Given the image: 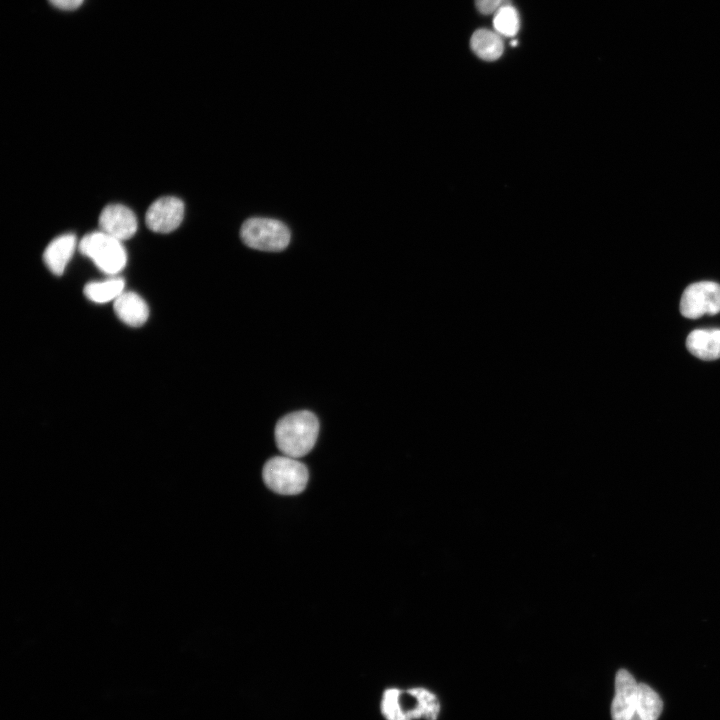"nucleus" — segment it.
I'll list each match as a JSON object with an SVG mask.
<instances>
[{
    "label": "nucleus",
    "mask_w": 720,
    "mask_h": 720,
    "mask_svg": "<svg viewBox=\"0 0 720 720\" xmlns=\"http://www.w3.org/2000/svg\"><path fill=\"white\" fill-rule=\"evenodd\" d=\"M497 33L512 37L519 30L520 21L517 10L510 5H503L497 9L493 19Z\"/></svg>",
    "instance_id": "obj_16"
},
{
    "label": "nucleus",
    "mask_w": 720,
    "mask_h": 720,
    "mask_svg": "<svg viewBox=\"0 0 720 720\" xmlns=\"http://www.w3.org/2000/svg\"><path fill=\"white\" fill-rule=\"evenodd\" d=\"M503 0H475L477 10L484 14H491L496 12L501 6Z\"/></svg>",
    "instance_id": "obj_17"
},
{
    "label": "nucleus",
    "mask_w": 720,
    "mask_h": 720,
    "mask_svg": "<svg viewBox=\"0 0 720 720\" xmlns=\"http://www.w3.org/2000/svg\"><path fill=\"white\" fill-rule=\"evenodd\" d=\"M319 432L316 416L307 410L290 413L281 418L275 427L278 449L286 456L299 458L314 447Z\"/></svg>",
    "instance_id": "obj_2"
},
{
    "label": "nucleus",
    "mask_w": 720,
    "mask_h": 720,
    "mask_svg": "<svg viewBox=\"0 0 720 720\" xmlns=\"http://www.w3.org/2000/svg\"><path fill=\"white\" fill-rule=\"evenodd\" d=\"M691 354L702 360L720 358V329H696L686 339Z\"/></svg>",
    "instance_id": "obj_12"
},
{
    "label": "nucleus",
    "mask_w": 720,
    "mask_h": 720,
    "mask_svg": "<svg viewBox=\"0 0 720 720\" xmlns=\"http://www.w3.org/2000/svg\"><path fill=\"white\" fill-rule=\"evenodd\" d=\"M125 283L121 278L90 282L84 288L85 296L95 303L115 301L124 292Z\"/></svg>",
    "instance_id": "obj_15"
},
{
    "label": "nucleus",
    "mask_w": 720,
    "mask_h": 720,
    "mask_svg": "<svg viewBox=\"0 0 720 720\" xmlns=\"http://www.w3.org/2000/svg\"><path fill=\"white\" fill-rule=\"evenodd\" d=\"M470 45L473 52L486 61L498 59L504 51L503 41L499 33L488 29L476 30L471 37Z\"/></svg>",
    "instance_id": "obj_13"
},
{
    "label": "nucleus",
    "mask_w": 720,
    "mask_h": 720,
    "mask_svg": "<svg viewBox=\"0 0 720 720\" xmlns=\"http://www.w3.org/2000/svg\"><path fill=\"white\" fill-rule=\"evenodd\" d=\"M184 217V204L174 196L155 200L146 212L147 227L157 233H169L179 227Z\"/></svg>",
    "instance_id": "obj_7"
},
{
    "label": "nucleus",
    "mask_w": 720,
    "mask_h": 720,
    "mask_svg": "<svg viewBox=\"0 0 720 720\" xmlns=\"http://www.w3.org/2000/svg\"><path fill=\"white\" fill-rule=\"evenodd\" d=\"M114 310L122 322L132 327L142 326L149 316L146 302L134 292H123L114 301Z\"/></svg>",
    "instance_id": "obj_11"
},
{
    "label": "nucleus",
    "mask_w": 720,
    "mask_h": 720,
    "mask_svg": "<svg viewBox=\"0 0 720 720\" xmlns=\"http://www.w3.org/2000/svg\"><path fill=\"white\" fill-rule=\"evenodd\" d=\"M76 247V237L67 233L53 239L45 248L43 260L55 275H61L69 263Z\"/></svg>",
    "instance_id": "obj_10"
},
{
    "label": "nucleus",
    "mask_w": 720,
    "mask_h": 720,
    "mask_svg": "<svg viewBox=\"0 0 720 720\" xmlns=\"http://www.w3.org/2000/svg\"><path fill=\"white\" fill-rule=\"evenodd\" d=\"M240 237L244 244L252 249L278 252L288 246L291 233L289 228L279 220L252 217L242 224Z\"/></svg>",
    "instance_id": "obj_4"
},
{
    "label": "nucleus",
    "mask_w": 720,
    "mask_h": 720,
    "mask_svg": "<svg viewBox=\"0 0 720 720\" xmlns=\"http://www.w3.org/2000/svg\"><path fill=\"white\" fill-rule=\"evenodd\" d=\"M121 242L103 231H96L81 239L79 249L102 272L116 274L127 262V254Z\"/></svg>",
    "instance_id": "obj_5"
},
{
    "label": "nucleus",
    "mask_w": 720,
    "mask_h": 720,
    "mask_svg": "<svg viewBox=\"0 0 720 720\" xmlns=\"http://www.w3.org/2000/svg\"><path fill=\"white\" fill-rule=\"evenodd\" d=\"M680 312L689 319L720 312V285L712 281H700L689 285L680 300Z\"/></svg>",
    "instance_id": "obj_6"
},
{
    "label": "nucleus",
    "mask_w": 720,
    "mask_h": 720,
    "mask_svg": "<svg viewBox=\"0 0 720 720\" xmlns=\"http://www.w3.org/2000/svg\"><path fill=\"white\" fill-rule=\"evenodd\" d=\"M663 708L659 695L647 684L638 683L635 714L632 720H658Z\"/></svg>",
    "instance_id": "obj_14"
},
{
    "label": "nucleus",
    "mask_w": 720,
    "mask_h": 720,
    "mask_svg": "<svg viewBox=\"0 0 720 720\" xmlns=\"http://www.w3.org/2000/svg\"><path fill=\"white\" fill-rule=\"evenodd\" d=\"M263 480L272 491L282 495L301 493L308 482L306 466L290 456H276L263 467Z\"/></svg>",
    "instance_id": "obj_3"
},
{
    "label": "nucleus",
    "mask_w": 720,
    "mask_h": 720,
    "mask_svg": "<svg viewBox=\"0 0 720 720\" xmlns=\"http://www.w3.org/2000/svg\"><path fill=\"white\" fill-rule=\"evenodd\" d=\"M380 709L386 720H436L440 703L436 695L425 688L417 687L406 691L389 688L383 693Z\"/></svg>",
    "instance_id": "obj_1"
},
{
    "label": "nucleus",
    "mask_w": 720,
    "mask_h": 720,
    "mask_svg": "<svg viewBox=\"0 0 720 720\" xmlns=\"http://www.w3.org/2000/svg\"><path fill=\"white\" fill-rule=\"evenodd\" d=\"M638 683L630 672L620 669L615 677V695L611 704L612 720H632L635 714Z\"/></svg>",
    "instance_id": "obj_9"
},
{
    "label": "nucleus",
    "mask_w": 720,
    "mask_h": 720,
    "mask_svg": "<svg viewBox=\"0 0 720 720\" xmlns=\"http://www.w3.org/2000/svg\"><path fill=\"white\" fill-rule=\"evenodd\" d=\"M53 6L62 10H74L78 8L84 0H49Z\"/></svg>",
    "instance_id": "obj_18"
},
{
    "label": "nucleus",
    "mask_w": 720,
    "mask_h": 720,
    "mask_svg": "<svg viewBox=\"0 0 720 720\" xmlns=\"http://www.w3.org/2000/svg\"><path fill=\"white\" fill-rule=\"evenodd\" d=\"M101 231L120 240L131 238L137 231V218L133 211L122 204H109L99 216Z\"/></svg>",
    "instance_id": "obj_8"
}]
</instances>
